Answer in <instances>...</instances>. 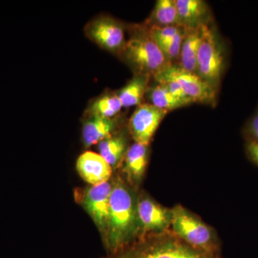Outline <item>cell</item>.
<instances>
[{"mask_svg":"<svg viewBox=\"0 0 258 258\" xmlns=\"http://www.w3.org/2000/svg\"><path fill=\"white\" fill-rule=\"evenodd\" d=\"M150 76L148 75L139 74L134 76L133 79L125 87L120 90L118 96L119 97L123 107L140 106L144 95L147 92L148 83Z\"/></svg>","mask_w":258,"mask_h":258,"instance_id":"2e32d148","label":"cell"},{"mask_svg":"<svg viewBox=\"0 0 258 258\" xmlns=\"http://www.w3.org/2000/svg\"><path fill=\"white\" fill-rule=\"evenodd\" d=\"M123 108L119 97L117 95H106L98 98L89 107V113L93 116L113 118Z\"/></svg>","mask_w":258,"mask_h":258,"instance_id":"ffe728a7","label":"cell"},{"mask_svg":"<svg viewBox=\"0 0 258 258\" xmlns=\"http://www.w3.org/2000/svg\"><path fill=\"white\" fill-rule=\"evenodd\" d=\"M185 29L186 28H184L182 32L178 34L174 38L157 43L168 62L179 57L181 44L184 36Z\"/></svg>","mask_w":258,"mask_h":258,"instance_id":"44dd1931","label":"cell"},{"mask_svg":"<svg viewBox=\"0 0 258 258\" xmlns=\"http://www.w3.org/2000/svg\"><path fill=\"white\" fill-rule=\"evenodd\" d=\"M224 61L223 50L216 33L208 24H204L198 54L197 74L216 90L223 72Z\"/></svg>","mask_w":258,"mask_h":258,"instance_id":"5b68a950","label":"cell"},{"mask_svg":"<svg viewBox=\"0 0 258 258\" xmlns=\"http://www.w3.org/2000/svg\"><path fill=\"white\" fill-rule=\"evenodd\" d=\"M247 152L252 160L258 164V142L255 141L249 142L247 144Z\"/></svg>","mask_w":258,"mask_h":258,"instance_id":"603a6c76","label":"cell"},{"mask_svg":"<svg viewBox=\"0 0 258 258\" xmlns=\"http://www.w3.org/2000/svg\"><path fill=\"white\" fill-rule=\"evenodd\" d=\"M155 26H182L175 0H158L152 13Z\"/></svg>","mask_w":258,"mask_h":258,"instance_id":"ac0fdd59","label":"cell"},{"mask_svg":"<svg viewBox=\"0 0 258 258\" xmlns=\"http://www.w3.org/2000/svg\"><path fill=\"white\" fill-rule=\"evenodd\" d=\"M148 147L134 142L130 146L123 157V172L126 182L131 186L137 187L143 179L148 164Z\"/></svg>","mask_w":258,"mask_h":258,"instance_id":"7c38bea8","label":"cell"},{"mask_svg":"<svg viewBox=\"0 0 258 258\" xmlns=\"http://www.w3.org/2000/svg\"><path fill=\"white\" fill-rule=\"evenodd\" d=\"M181 25L185 28L199 26L208 15V5L203 0H175Z\"/></svg>","mask_w":258,"mask_h":258,"instance_id":"9a60e30c","label":"cell"},{"mask_svg":"<svg viewBox=\"0 0 258 258\" xmlns=\"http://www.w3.org/2000/svg\"><path fill=\"white\" fill-rule=\"evenodd\" d=\"M79 175L91 186L109 181L113 168L99 154L93 152L83 153L76 162Z\"/></svg>","mask_w":258,"mask_h":258,"instance_id":"8fae6325","label":"cell"},{"mask_svg":"<svg viewBox=\"0 0 258 258\" xmlns=\"http://www.w3.org/2000/svg\"><path fill=\"white\" fill-rule=\"evenodd\" d=\"M149 89V88H148ZM149 91V98L150 100V104L157 107L159 109L165 111H170L176 108L186 106L184 103L180 101L169 91L167 88L161 84H158Z\"/></svg>","mask_w":258,"mask_h":258,"instance_id":"d6986e66","label":"cell"},{"mask_svg":"<svg viewBox=\"0 0 258 258\" xmlns=\"http://www.w3.org/2000/svg\"><path fill=\"white\" fill-rule=\"evenodd\" d=\"M108 258H225L194 247L180 238L170 227L140 235L133 242Z\"/></svg>","mask_w":258,"mask_h":258,"instance_id":"7a4b0ae2","label":"cell"},{"mask_svg":"<svg viewBox=\"0 0 258 258\" xmlns=\"http://www.w3.org/2000/svg\"><path fill=\"white\" fill-rule=\"evenodd\" d=\"M203 25L185 28L184 39L179 57V67L185 71L196 74L198 50L203 36Z\"/></svg>","mask_w":258,"mask_h":258,"instance_id":"4fadbf2b","label":"cell"},{"mask_svg":"<svg viewBox=\"0 0 258 258\" xmlns=\"http://www.w3.org/2000/svg\"><path fill=\"white\" fill-rule=\"evenodd\" d=\"M170 229L194 247L212 253H221V244L215 230L182 205L171 208Z\"/></svg>","mask_w":258,"mask_h":258,"instance_id":"3957f363","label":"cell"},{"mask_svg":"<svg viewBox=\"0 0 258 258\" xmlns=\"http://www.w3.org/2000/svg\"><path fill=\"white\" fill-rule=\"evenodd\" d=\"M137 205L140 235L160 232L170 227L171 209L164 208L144 194L137 198Z\"/></svg>","mask_w":258,"mask_h":258,"instance_id":"30bf717a","label":"cell"},{"mask_svg":"<svg viewBox=\"0 0 258 258\" xmlns=\"http://www.w3.org/2000/svg\"><path fill=\"white\" fill-rule=\"evenodd\" d=\"M137 197L120 176L112 181L108 230L104 242L110 254L133 242L140 236Z\"/></svg>","mask_w":258,"mask_h":258,"instance_id":"6da1fadb","label":"cell"},{"mask_svg":"<svg viewBox=\"0 0 258 258\" xmlns=\"http://www.w3.org/2000/svg\"><path fill=\"white\" fill-rule=\"evenodd\" d=\"M162 71L181 85L186 96L193 102L212 104L216 91L196 73L189 72L179 66L169 63Z\"/></svg>","mask_w":258,"mask_h":258,"instance_id":"9c48e42d","label":"cell"},{"mask_svg":"<svg viewBox=\"0 0 258 258\" xmlns=\"http://www.w3.org/2000/svg\"><path fill=\"white\" fill-rule=\"evenodd\" d=\"M86 33L98 46L112 52H122L126 42L123 27L107 17L91 20L86 26Z\"/></svg>","mask_w":258,"mask_h":258,"instance_id":"52a82bcc","label":"cell"},{"mask_svg":"<svg viewBox=\"0 0 258 258\" xmlns=\"http://www.w3.org/2000/svg\"><path fill=\"white\" fill-rule=\"evenodd\" d=\"M183 26L160 27L152 25L149 30V34L156 43L166 41L174 38L178 34L184 30Z\"/></svg>","mask_w":258,"mask_h":258,"instance_id":"7402d4cb","label":"cell"},{"mask_svg":"<svg viewBox=\"0 0 258 258\" xmlns=\"http://www.w3.org/2000/svg\"><path fill=\"white\" fill-rule=\"evenodd\" d=\"M121 52L139 74L154 76L170 63L149 32L129 39Z\"/></svg>","mask_w":258,"mask_h":258,"instance_id":"277c9868","label":"cell"},{"mask_svg":"<svg viewBox=\"0 0 258 258\" xmlns=\"http://www.w3.org/2000/svg\"><path fill=\"white\" fill-rule=\"evenodd\" d=\"M115 126L116 122L114 118L91 115L83 127V141L85 147H92L111 137Z\"/></svg>","mask_w":258,"mask_h":258,"instance_id":"5bb4252c","label":"cell"},{"mask_svg":"<svg viewBox=\"0 0 258 258\" xmlns=\"http://www.w3.org/2000/svg\"><path fill=\"white\" fill-rule=\"evenodd\" d=\"M167 113L150 103L139 106L129 120V132L134 142L149 146Z\"/></svg>","mask_w":258,"mask_h":258,"instance_id":"ba28073f","label":"cell"},{"mask_svg":"<svg viewBox=\"0 0 258 258\" xmlns=\"http://www.w3.org/2000/svg\"><path fill=\"white\" fill-rule=\"evenodd\" d=\"M249 131L255 142H258V113L252 118L249 123Z\"/></svg>","mask_w":258,"mask_h":258,"instance_id":"cb8c5ba5","label":"cell"},{"mask_svg":"<svg viewBox=\"0 0 258 258\" xmlns=\"http://www.w3.org/2000/svg\"><path fill=\"white\" fill-rule=\"evenodd\" d=\"M128 148L126 139L123 135H112L98 144L100 155L112 168L116 167L123 161Z\"/></svg>","mask_w":258,"mask_h":258,"instance_id":"e0dca14e","label":"cell"},{"mask_svg":"<svg viewBox=\"0 0 258 258\" xmlns=\"http://www.w3.org/2000/svg\"><path fill=\"white\" fill-rule=\"evenodd\" d=\"M112 182L91 186L83 193L82 205L92 218L104 240L108 230Z\"/></svg>","mask_w":258,"mask_h":258,"instance_id":"8992f818","label":"cell"}]
</instances>
